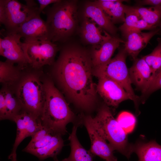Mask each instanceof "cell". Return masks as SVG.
Wrapping results in <instances>:
<instances>
[{"label": "cell", "instance_id": "6da1fadb", "mask_svg": "<svg viewBox=\"0 0 161 161\" xmlns=\"http://www.w3.org/2000/svg\"><path fill=\"white\" fill-rule=\"evenodd\" d=\"M51 66L57 82L68 99L80 109H92L97 92L90 53L80 47L66 45Z\"/></svg>", "mask_w": 161, "mask_h": 161}, {"label": "cell", "instance_id": "7a4b0ae2", "mask_svg": "<svg viewBox=\"0 0 161 161\" xmlns=\"http://www.w3.org/2000/svg\"><path fill=\"white\" fill-rule=\"evenodd\" d=\"M43 83L46 97L39 117L41 124L54 133L64 135L66 125L73 120L74 114L53 81L47 79Z\"/></svg>", "mask_w": 161, "mask_h": 161}, {"label": "cell", "instance_id": "3957f363", "mask_svg": "<svg viewBox=\"0 0 161 161\" xmlns=\"http://www.w3.org/2000/svg\"><path fill=\"white\" fill-rule=\"evenodd\" d=\"M77 1L60 0L43 11L51 32V41L65 42L70 37L77 23Z\"/></svg>", "mask_w": 161, "mask_h": 161}, {"label": "cell", "instance_id": "277c9868", "mask_svg": "<svg viewBox=\"0 0 161 161\" xmlns=\"http://www.w3.org/2000/svg\"><path fill=\"white\" fill-rule=\"evenodd\" d=\"M92 120L98 131L114 151L129 159L134 152V145L129 143L127 134L113 117L109 107L105 104L102 105Z\"/></svg>", "mask_w": 161, "mask_h": 161}, {"label": "cell", "instance_id": "5b68a950", "mask_svg": "<svg viewBox=\"0 0 161 161\" xmlns=\"http://www.w3.org/2000/svg\"><path fill=\"white\" fill-rule=\"evenodd\" d=\"M128 55L123 48L120 49L117 54L105 64L93 66L92 75L98 78L106 77L120 85L129 94L136 110L138 111L139 97L136 95L132 86L126 62ZM139 112V111H138Z\"/></svg>", "mask_w": 161, "mask_h": 161}, {"label": "cell", "instance_id": "8992f818", "mask_svg": "<svg viewBox=\"0 0 161 161\" xmlns=\"http://www.w3.org/2000/svg\"><path fill=\"white\" fill-rule=\"evenodd\" d=\"M26 4L16 0H0V22L5 32L16 33L24 22L38 13L39 6L34 0H25Z\"/></svg>", "mask_w": 161, "mask_h": 161}, {"label": "cell", "instance_id": "52a82bcc", "mask_svg": "<svg viewBox=\"0 0 161 161\" xmlns=\"http://www.w3.org/2000/svg\"><path fill=\"white\" fill-rule=\"evenodd\" d=\"M16 95L23 110L40 117L46 91L44 83L37 75L31 74L24 77L17 86Z\"/></svg>", "mask_w": 161, "mask_h": 161}, {"label": "cell", "instance_id": "ba28073f", "mask_svg": "<svg viewBox=\"0 0 161 161\" xmlns=\"http://www.w3.org/2000/svg\"><path fill=\"white\" fill-rule=\"evenodd\" d=\"M29 65L35 69L45 65H52L59 48L50 41H37L25 43Z\"/></svg>", "mask_w": 161, "mask_h": 161}, {"label": "cell", "instance_id": "9c48e42d", "mask_svg": "<svg viewBox=\"0 0 161 161\" xmlns=\"http://www.w3.org/2000/svg\"><path fill=\"white\" fill-rule=\"evenodd\" d=\"M5 34L3 38H0V55L9 62L17 64L21 69L26 67L29 65L26 43L21 41V36L18 33Z\"/></svg>", "mask_w": 161, "mask_h": 161}, {"label": "cell", "instance_id": "30bf717a", "mask_svg": "<svg viewBox=\"0 0 161 161\" xmlns=\"http://www.w3.org/2000/svg\"><path fill=\"white\" fill-rule=\"evenodd\" d=\"M13 121L17 126L16 134L8 158L16 157L17 149L22 141L27 137H32L43 126L39 117L24 110L16 116Z\"/></svg>", "mask_w": 161, "mask_h": 161}, {"label": "cell", "instance_id": "8fae6325", "mask_svg": "<svg viewBox=\"0 0 161 161\" xmlns=\"http://www.w3.org/2000/svg\"><path fill=\"white\" fill-rule=\"evenodd\" d=\"M16 33L19 34L27 43L37 41H50L52 35L50 27L38 14L24 22L19 27Z\"/></svg>", "mask_w": 161, "mask_h": 161}, {"label": "cell", "instance_id": "7c38bea8", "mask_svg": "<svg viewBox=\"0 0 161 161\" xmlns=\"http://www.w3.org/2000/svg\"><path fill=\"white\" fill-rule=\"evenodd\" d=\"M97 92L108 106L117 108L122 102L131 100L129 94L119 83L106 77L98 78Z\"/></svg>", "mask_w": 161, "mask_h": 161}, {"label": "cell", "instance_id": "4fadbf2b", "mask_svg": "<svg viewBox=\"0 0 161 161\" xmlns=\"http://www.w3.org/2000/svg\"><path fill=\"white\" fill-rule=\"evenodd\" d=\"M83 123L91 142L89 151L94 156H97L106 161H117L114 154V150L101 135L95 126L90 116H85Z\"/></svg>", "mask_w": 161, "mask_h": 161}, {"label": "cell", "instance_id": "5bb4252c", "mask_svg": "<svg viewBox=\"0 0 161 161\" xmlns=\"http://www.w3.org/2000/svg\"><path fill=\"white\" fill-rule=\"evenodd\" d=\"M124 41L117 36L108 33L105 39L99 45L93 46L90 53L93 66L109 61L121 43Z\"/></svg>", "mask_w": 161, "mask_h": 161}, {"label": "cell", "instance_id": "9a60e30c", "mask_svg": "<svg viewBox=\"0 0 161 161\" xmlns=\"http://www.w3.org/2000/svg\"><path fill=\"white\" fill-rule=\"evenodd\" d=\"M159 31L156 29L148 32L132 31L125 37L124 49L128 55L134 60L141 51L145 48L151 39Z\"/></svg>", "mask_w": 161, "mask_h": 161}, {"label": "cell", "instance_id": "2e32d148", "mask_svg": "<svg viewBox=\"0 0 161 161\" xmlns=\"http://www.w3.org/2000/svg\"><path fill=\"white\" fill-rule=\"evenodd\" d=\"M131 66L129 69L132 83L141 91L144 95L151 80V70L143 57L134 60Z\"/></svg>", "mask_w": 161, "mask_h": 161}, {"label": "cell", "instance_id": "e0dca14e", "mask_svg": "<svg viewBox=\"0 0 161 161\" xmlns=\"http://www.w3.org/2000/svg\"><path fill=\"white\" fill-rule=\"evenodd\" d=\"M83 13L84 16L93 20L101 29L112 36H116L117 28L95 1L85 4Z\"/></svg>", "mask_w": 161, "mask_h": 161}, {"label": "cell", "instance_id": "ac0fdd59", "mask_svg": "<svg viewBox=\"0 0 161 161\" xmlns=\"http://www.w3.org/2000/svg\"><path fill=\"white\" fill-rule=\"evenodd\" d=\"M23 109L16 97L10 88L5 86L0 92V119L13 121Z\"/></svg>", "mask_w": 161, "mask_h": 161}, {"label": "cell", "instance_id": "d6986e66", "mask_svg": "<svg viewBox=\"0 0 161 161\" xmlns=\"http://www.w3.org/2000/svg\"><path fill=\"white\" fill-rule=\"evenodd\" d=\"M80 33L85 41L95 46L100 44L108 33L100 28L93 20L84 16Z\"/></svg>", "mask_w": 161, "mask_h": 161}, {"label": "cell", "instance_id": "ffe728a7", "mask_svg": "<svg viewBox=\"0 0 161 161\" xmlns=\"http://www.w3.org/2000/svg\"><path fill=\"white\" fill-rule=\"evenodd\" d=\"M120 0H98L95 2L102 9L114 24L124 22L126 5Z\"/></svg>", "mask_w": 161, "mask_h": 161}, {"label": "cell", "instance_id": "44dd1931", "mask_svg": "<svg viewBox=\"0 0 161 161\" xmlns=\"http://www.w3.org/2000/svg\"><path fill=\"white\" fill-rule=\"evenodd\" d=\"M138 161H161V145L154 141L134 145Z\"/></svg>", "mask_w": 161, "mask_h": 161}, {"label": "cell", "instance_id": "7402d4cb", "mask_svg": "<svg viewBox=\"0 0 161 161\" xmlns=\"http://www.w3.org/2000/svg\"><path fill=\"white\" fill-rule=\"evenodd\" d=\"M77 128L76 126H74L69 137L71 146L70 154L62 161H93L94 156L83 147L77 138Z\"/></svg>", "mask_w": 161, "mask_h": 161}, {"label": "cell", "instance_id": "603a6c76", "mask_svg": "<svg viewBox=\"0 0 161 161\" xmlns=\"http://www.w3.org/2000/svg\"><path fill=\"white\" fill-rule=\"evenodd\" d=\"M61 136L56 134L47 143L41 148L30 150L27 153L35 156L41 160L49 157H56L64 145Z\"/></svg>", "mask_w": 161, "mask_h": 161}, {"label": "cell", "instance_id": "cb8c5ba5", "mask_svg": "<svg viewBox=\"0 0 161 161\" xmlns=\"http://www.w3.org/2000/svg\"><path fill=\"white\" fill-rule=\"evenodd\" d=\"M130 9L140 19L156 28L161 22V7L130 6Z\"/></svg>", "mask_w": 161, "mask_h": 161}, {"label": "cell", "instance_id": "d4e9b609", "mask_svg": "<svg viewBox=\"0 0 161 161\" xmlns=\"http://www.w3.org/2000/svg\"><path fill=\"white\" fill-rule=\"evenodd\" d=\"M21 68L18 66L7 61H0V82L5 87L10 88L19 80L20 77V70Z\"/></svg>", "mask_w": 161, "mask_h": 161}, {"label": "cell", "instance_id": "484cf974", "mask_svg": "<svg viewBox=\"0 0 161 161\" xmlns=\"http://www.w3.org/2000/svg\"><path fill=\"white\" fill-rule=\"evenodd\" d=\"M125 15V20L119 27L124 38L130 32L136 31L139 20L140 19L129 6L126 5Z\"/></svg>", "mask_w": 161, "mask_h": 161}, {"label": "cell", "instance_id": "4316f807", "mask_svg": "<svg viewBox=\"0 0 161 161\" xmlns=\"http://www.w3.org/2000/svg\"><path fill=\"white\" fill-rule=\"evenodd\" d=\"M158 41L157 45L153 51L143 57L151 70L152 78L161 69V39L159 38Z\"/></svg>", "mask_w": 161, "mask_h": 161}, {"label": "cell", "instance_id": "83f0119b", "mask_svg": "<svg viewBox=\"0 0 161 161\" xmlns=\"http://www.w3.org/2000/svg\"><path fill=\"white\" fill-rule=\"evenodd\" d=\"M119 125L127 134L131 132L136 124L134 116L131 113L124 112L121 113L116 119Z\"/></svg>", "mask_w": 161, "mask_h": 161}, {"label": "cell", "instance_id": "f1b7e54d", "mask_svg": "<svg viewBox=\"0 0 161 161\" xmlns=\"http://www.w3.org/2000/svg\"><path fill=\"white\" fill-rule=\"evenodd\" d=\"M161 88V69L152 78L148 87L143 95L149 94Z\"/></svg>", "mask_w": 161, "mask_h": 161}, {"label": "cell", "instance_id": "f546056e", "mask_svg": "<svg viewBox=\"0 0 161 161\" xmlns=\"http://www.w3.org/2000/svg\"><path fill=\"white\" fill-rule=\"evenodd\" d=\"M139 6L149 5L151 6L161 7V0H143L137 1Z\"/></svg>", "mask_w": 161, "mask_h": 161}, {"label": "cell", "instance_id": "4dcf8cb0", "mask_svg": "<svg viewBox=\"0 0 161 161\" xmlns=\"http://www.w3.org/2000/svg\"><path fill=\"white\" fill-rule=\"evenodd\" d=\"M60 0H38L39 4L38 13L40 14L48 5L58 2Z\"/></svg>", "mask_w": 161, "mask_h": 161}, {"label": "cell", "instance_id": "1f68e13d", "mask_svg": "<svg viewBox=\"0 0 161 161\" xmlns=\"http://www.w3.org/2000/svg\"><path fill=\"white\" fill-rule=\"evenodd\" d=\"M10 159L12 161H18L17 160L16 157L11 158Z\"/></svg>", "mask_w": 161, "mask_h": 161}, {"label": "cell", "instance_id": "d6a6232c", "mask_svg": "<svg viewBox=\"0 0 161 161\" xmlns=\"http://www.w3.org/2000/svg\"><path fill=\"white\" fill-rule=\"evenodd\" d=\"M55 161H59L56 158V157H55L54 158Z\"/></svg>", "mask_w": 161, "mask_h": 161}, {"label": "cell", "instance_id": "836d02e7", "mask_svg": "<svg viewBox=\"0 0 161 161\" xmlns=\"http://www.w3.org/2000/svg\"><path fill=\"white\" fill-rule=\"evenodd\" d=\"M159 25H160V28L161 29V22L160 23Z\"/></svg>", "mask_w": 161, "mask_h": 161}]
</instances>
